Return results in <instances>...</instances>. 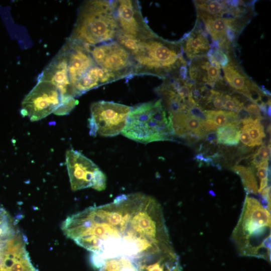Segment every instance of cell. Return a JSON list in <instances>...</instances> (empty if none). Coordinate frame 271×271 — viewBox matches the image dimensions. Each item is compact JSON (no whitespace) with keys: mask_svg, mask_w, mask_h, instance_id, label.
Segmentation results:
<instances>
[{"mask_svg":"<svg viewBox=\"0 0 271 271\" xmlns=\"http://www.w3.org/2000/svg\"><path fill=\"white\" fill-rule=\"evenodd\" d=\"M197 10L224 19H237L241 17L239 8L228 6L225 1H194Z\"/></svg>","mask_w":271,"mask_h":271,"instance_id":"17","label":"cell"},{"mask_svg":"<svg viewBox=\"0 0 271 271\" xmlns=\"http://www.w3.org/2000/svg\"><path fill=\"white\" fill-rule=\"evenodd\" d=\"M131 107L112 101H98L90 106L89 134L113 137L121 133Z\"/></svg>","mask_w":271,"mask_h":271,"instance_id":"6","label":"cell"},{"mask_svg":"<svg viewBox=\"0 0 271 271\" xmlns=\"http://www.w3.org/2000/svg\"><path fill=\"white\" fill-rule=\"evenodd\" d=\"M187 112L201 120L205 121L207 119L204 110L199 105L189 107Z\"/></svg>","mask_w":271,"mask_h":271,"instance_id":"26","label":"cell"},{"mask_svg":"<svg viewBox=\"0 0 271 271\" xmlns=\"http://www.w3.org/2000/svg\"><path fill=\"white\" fill-rule=\"evenodd\" d=\"M239 140L243 144L246 146L250 147H254L248 132L242 127L240 128Z\"/></svg>","mask_w":271,"mask_h":271,"instance_id":"28","label":"cell"},{"mask_svg":"<svg viewBox=\"0 0 271 271\" xmlns=\"http://www.w3.org/2000/svg\"><path fill=\"white\" fill-rule=\"evenodd\" d=\"M224 109L239 113L244 108V102L237 96H232L229 94L224 93Z\"/></svg>","mask_w":271,"mask_h":271,"instance_id":"25","label":"cell"},{"mask_svg":"<svg viewBox=\"0 0 271 271\" xmlns=\"http://www.w3.org/2000/svg\"><path fill=\"white\" fill-rule=\"evenodd\" d=\"M61 228L68 238L93 253L92 261L97 268L110 258L136 261L175 253L160 204L141 193L121 195L111 203L72 215Z\"/></svg>","mask_w":271,"mask_h":271,"instance_id":"1","label":"cell"},{"mask_svg":"<svg viewBox=\"0 0 271 271\" xmlns=\"http://www.w3.org/2000/svg\"><path fill=\"white\" fill-rule=\"evenodd\" d=\"M15 232L9 216L4 209L0 207V250Z\"/></svg>","mask_w":271,"mask_h":271,"instance_id":"23","label":"cell"},{"mask_svg":"<svg viewBox=\"0 0 271 271\" xmlns=\"http://www.w3.org/2000/svg\"><path fill=\"white\" fill-rule=\"evenodd\" d=\"M119 79L120 78L115 74L96 64L88 70L74 85L76 97L91 89Z\"/></svg>","mask_w":271,"mask_h":271,"instance_id":"14","label":"cell"},{"mask_svg":"<svg viewBox=\"0 0 271 271\" xmlns=\"http://www.w3.org/2000/svg\"><path fill=\"white\" fill-rule=\"evenodd\" d=\"M222 68L225 80L229 85L247 98L249 90L256 84L246 75L235 59L229 60V63Z\"/></svg>","mask_w":271,"mask_h":271,"instance_id":"16","label":"cell"},{"mask_svg":"<svg viewBox=\"0 0 271 271\" xmlns=\"http://www.w3.org/2000/svg\"><path fill=\"white\" fill-rule=\"evenodd\" d=\"M263 160H262L258 155L257 153H255L252 156L251 163L253 165V166H255L256 168Z\"/></svg>","mask_w":271,"mask_h":271,"instance_id":"32","label":"cell"},{"mask_svg":"<svg viewBox=\"0 0 271 271\" xmlns=\"http://www.w3.org/2000/svg\"><path fill=\"white\" fill-rule=\"evenodd\" d=\"M168 113L161 99L137 105L131 107L121 133L143 144L171 140L175 133Z\"/></svg>","mask_w":271,"mask_h":271,"instance_id":"5","label":"cell"},{"mask_svg":"<svg viewBox=\"0 0 271 271\" xmlns=\"http://www.w3.org/2000/svg\"><path fill=\"white\" fill-rule=\"evenodd\" d=\"M232 237L240 255L270 261V215L258 200L246 194Z\"/></svg>","mask_w":271,"mask_h":271,"instance_id":"2","label":"cell"},{"mask_svg":"<svg viewBox=\"0 0 271 271\" xmlns=\"http://www.w3.org/2000/svg\"><path fill=\"white\" fill-rule=\"evenodd\" d=\"M66 164L72 190L92 188L100 191L106 188L104 174L94 162L79 151L68 150Z\"/></svg>","mask_w":271,"mask_h":271,"instance_id":"7","label":"cell"},{"mask_svg":"<svg viewBox=\"0 0 271 271\" xmlns=\"http://www.w3.org/2000/svg\"><path fill=\"white\" fill-rule=\"evenodd\" d=\"M62 97L52 83L38 80L22 102L21 113L32 121L41 120L53 113L61 105Z\"/></svg>","mask_w":271,"mask_h":271,"instance_id":"8","label":"cell"},{"mask_svg":"<svg viewBox=\"0 0 271 271\" xmlns=\"http://www.w3.org/2000/svg\"><path fill=\"white\" fill-rule=\"evenodd\" d=\"M217 142L229 146H235L239 144V125L230 124L219 127L217 129Z\"/></svg>","mask_w":271,"mask_h":271,"instance_id":"20","label":"cell"},{"mask_svg":"<svg viewBox=\"0 0 271 271\" xmlns=\"http://www.w3.org/2000/svg\"><path fill=\"white\" fill-rule=\"evenodd\" d=\"M262 118H256L242 127L248 132L254 146L262 145L263 139L265 137L264 127L260 123Z\"/></svg>","mask_w":271,"mask_h":271,"instance_id":"22","label":"cell"},{"mask_svg":"<svg viewBox=\"0 0 271 271\" xmlns=\"http://www.w3.org/2000/svg\"><path fill=\"white\" fill-rule=\"evenodd\" d=\"M268 168L258 167L256 173V176L260 180L268 178L269 173Z\"/></svg>","mask_w":271,"mask_h":271,"instance_id":"30","label":"cell"},{"mask_svg":"<svg viewBox=\"0 0 271 271\" xmlns=\"http://www.w3.org/2000/svg\"><path fill=\"white\" fill-rule=\"evenodd\" d=\"M38 80L48 81L56 86L62 97V104L76 97L69 78L67 54L63 47L40 74Z\"/></svg>","mask_w":271,"mask_h":271,"instance_id":"12","label":"cell"},{"mask_svg":"<svg viewBox=\"0 0 271 271\" xmlns=\"http://www.w3.org/2000/svg\"><path fill=\"white\" fill-rule=\"evenodd\" d=\"M99 271H139L136 265L127 260L116 258L107 260Z\"/></svg>","mask_w":271,"mask_h":271,"instance_id":"24","label":"cell"},{"mask_svg":"<svg viewBox=\"0 0 271 271\" xmlns=\"http://www.w3.org/2000/svg\"><path fill=\"white\" fill-rule=\"evenodd\" d=\"M231 169L240 176L246 192L254 194L257 193V181L251 168L242 165H235L232 167Z\"/></svg>","mask_w":271,"mask_h":271,"instance_id":"21","label":"cell"},{"mask_svg":"<svg viewBox=\"0 0 271 271\" xmlns=\"http://www.w3.org/2000/svg\"><path fill=\"white\" fill-rule=\"evenodd\" d=\"M180 43L165 40L159 36L141 40L132 57L135 75H152L163 79L179 77V70L187 62Z\"/></svg>","mask_w":271,"mask_h":271,"instance_id":"4","label":"cell"},{"mask_svg":"<svg viewBox=\"0 0 271 271\" xmlns=\"http://www.w3.org/2000/svg\"><path fill=\"white\" fill-rule=\"evenodd\" d=\"M197 19L203 23L213 41L219 42L226 38V28L231 19L213 16L199 10H197Z\"/></svg>","mask_w":271,"mask_h":271,"instance_id":"18","label":"cell"},{"mask_svg":"<svg viewBox=\"0 0 271 271\" xmlns=\"http://www.w3.org/2000/svg\"><path fill=\"white\" fill-rule=\"evenodd\" d=\"M26 239L17 230L0 250V271H39L31 262Z\"/></svg>","mask_w":271,"mask_h":271,"instance_id":"11","label":"cell"},{"mask_svg":"<svg viewBox=\"0 0 271 271\" xmlns=\"http://www.w3.org/2000/svg\"><path fill=\"white\" fill-rule=\"evenodd\" d=\"M62 47L67 54L69 78L74 88L77 82L96 64L87 45L68 38Z\"/></svg>","mask_w":271,"mask_h":271,"instance_id":"13","label":"cell"},{"mask_svg":"<svg viewBox=\"0 0 271 271\" xmlns=\"http://www.w3.org/2000/svg\"><path fill=\"white\" fill-rule=\"evenodd\" d=\"M181 268L180 264H179L173 270V271H181Z\"/></svg>","mask_w":271,"mask_h":271,"instance_id":"33","label":"cell"},{"mask_svg":"<svg viewBox=\"0 0 271 271\" xmlns=\"http://www.w3.org/2000/svg\"><path fill=\"white\" fill-rule=\"evenodd\" d=\"M258 155L263 160H268L270 155V144L267 147L262 146L257 151Z\"/></svg>","mask_w":271,"mask_h":271,"instance_id":"29","label":"cell"},{"mask_svg":"<svg viewBox=\"0 0 271 271\" xmlns=\"http://www.w3.org/2000/svg\"><path fill=\"white\" fill-rule=\"evenodd\" d=\"M178 42L189 60L206 56L210 49L208 37L194 28L185 34Z\"/></svg>","mask_w":271,"mask_h":271,"instance_id":"15","label":"cell"},{"mask_svg":"<svg viewBox=\"0 0 271 271\" xmlns=\"http://www.w3.org/2000/svg\"><path fill=\"white\" fill-rule=\"evenodd\" d=\"M88 47L99 66L114 73L120 79L135 76L136 64L132 56L116 41Z\"/></svg>","mask_w":271,"mask_h":271,"instance_id":"9","label":"cell"},{"mask_svg":"<svg viewBox=\"0 0 271 271\" xmlns=\"http://www.w3.org/2000/svg\"><path fill=\"white\" fill-rule=\"evenodd\" d=\"M244 108L247 112L255 118H261L263 117L259 107L254 103H247L244 106Z\"/></svg>","mask_w":271,"mask_h":271,"instance_id":"27","label":"cell"},{"mask_svg":"<svg viewBox=\"0 0 271 271\" xmlns=\"http://www.w3.org/2000/svg\"><path fill=\"white\" fill-rule=\"evenodd\" d=\"M206 141L210 144L217 143V133L216 131H211L207 133L204 137Z\"/></svg>","mask_w":271,"mask_h":271,"instance_id":"31","label":"cell"},{"mask_svg":"<svg viewBox=\"0 0 271 271\" xmlns=\"http://www.w3.org/2000/svg\"><path fill=\"white\" fill-rule=\"evenodd\" d=\"M206 120H209L218 127L230 124L240 125L237 113L222 110H204Z\"/></svg>","mask_w":271,"mask_h":271,"instance_id":"19","label":"cell"},{"mask_svg":"<svg viewBox=\"0 0 271 271\" xmlns=\"http://www.w3.org/2000/svg\"><path fill=\"white\" fill-rule=\"evenodd\" d=\"M113 5L119 33L141 40L158 36L145 20L138 1H113Z\"/></svg>","mask_w":271,"mask_h":271,"instance_id":"10","label":"cell"},{"mask_svg":"<svg viewBox=\"0 0 271 271\" xmlns=\"http://www.w3.org/2000/svg\"><path fill=\"white\" fill-rule=\"evenodd\" d=\"M119 32L113 1H86L79 8L68 38L95 46L115 40Z\"/></svg>","mask_w":271,"mask_h":271,"instance_id":"3","label":"cell"}]
</instances>
